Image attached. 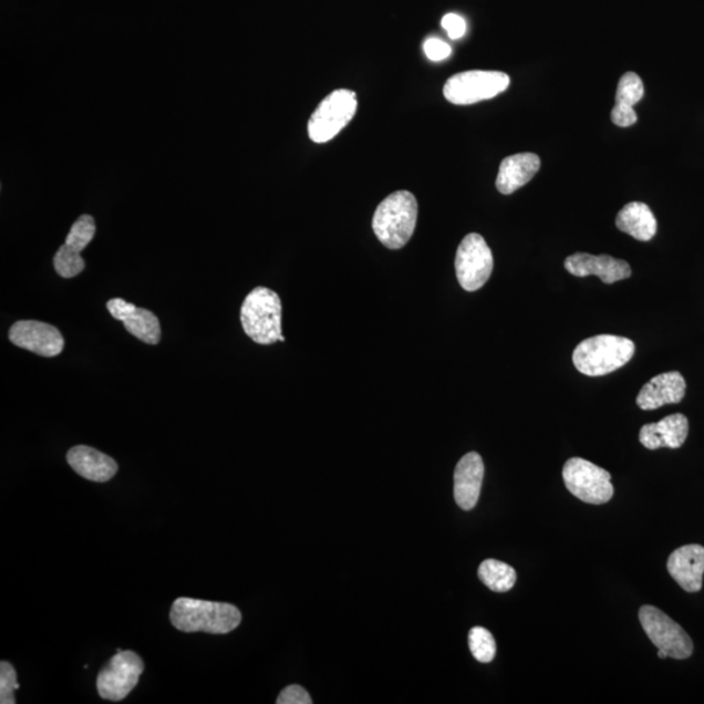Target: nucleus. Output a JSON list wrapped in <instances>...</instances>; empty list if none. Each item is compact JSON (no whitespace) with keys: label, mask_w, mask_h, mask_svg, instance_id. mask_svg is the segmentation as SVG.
I'll return each mask as SVG.
<instances>
[{"label":"nucleus","mask_w":704,"mask_h":704,"mask_svg":"<svg viewBox=\"0 0 704 704\" xmlns=\"http://www.w3.org/2000/svg\"><path fill=\"white\" fill-rule=\"evenodd\" d=\"M144 672V663L134 651H116L99 673L97 692L102 700L120 702L134 691Z\"/></svg>","instance_id":"obj_10"},{"label":"nucleus","mask_w":704,"mask_h":704,"mask_svg":"<svg viewBox=\"0 0 704 704\" xmlns=\"http://www.w3.org/2000/svg\"><path fill=\"white\" fill-rule=\"evenodd\" d=\"M282 303L278 293L267 288H256L245 299L240 310L241 327L246 334L259 344L284 342L281 328Z\"/></svg>","instance_id":"obj_4"},{"label":"nucleus","mask_w":704,"mask_h":704,"mask_svg":"<svg viewBox=\"0 0 704 704\" xmlns=\"http://www.w3.org/2000/svg\"><path fill=\"white\" fill-rule=\"evenodd\" d=\"M417 221V201L408 190H397L380 203L373 216V231L389 249H401L408 244Z\"/></svg>","instance_id":"obj_2"},{"label":"nucleus","mask_w":704,"mask_h":704,"mask_svg":"<svg viewBox=\"0 0 704 704\" xmlns=\"http://www.w3.org/2000/svg\"><path fill=\"white\" fill-rule=\"evenodd\" d=\"M540 158L534 153H519L506 157L498 170L496 187L503 195L515 194L530 182L540 168Z\"/></svg>","instance_id":"obj_19"},{"label":"nucleus","mask_w":704,"mask_h":704,"mask_svg":"<svg viewBox=\"0 0 704 704\" xmlns=\"http://www.w3.org/2000/svg\"><path fill=\"white\" fill-rule=\"evenodd\" d=\"M658 656H659L660 659H666V658H670L669 655H666V654H665V652H664V651H660V650H658Z\"/></svg>","instance_id":"obj_30"},{"label":"nucleus","mask_w":704,"mask_h":704,"mask_svg":"<svg viewBox=\"0 0 704 704\" xmlns=\"http://www.w3.org/2000/svg\"><path fill=\"white\" fill-rule=\"evenodd\" d=\"M562 478L569 493L586 504H607L614 495L611 474L583 458H570Z\"/></svg>","instance_id":"obj_6"},{"label":"nucleus","mask_w":704,"mask_h":704,"mask_svg":"<svg viewBox=\"0 0 704 704\" xmlns=\"http://www.w3.org/2000/svg\"><path fill=\"white\" fill-rule=\"evenodd\" d=\"M424 53L431 61L439 62L452 54V48L442 40L428 39L424 42Z\"/></svg>","instance_id":"obj_29"},{"label":"nucleus","mask_w":704,"mask_h":704,"mask_svg":"<svg viewBox=\"0 0 704 704\" xmlns=\"http://www.w3.org/2000/svg\"><path fill=\"white\" fill-rule=\"evenodd\" d=\"M170 621L183 633L229 634L240 625L241 613L232 604L179 598L173 603Z\"/></svg>","instance_id":"obj_1"},{"label":"nucleus","mask_w":704,"mask_h":704,"mask_svg":"<svg viewBox=\"0 0 704 704\" xmlns=\"http://www.w3.org/2000/svg\"><path fill=\"white\" fill-rule=\"evenodd\" d=\"M510 77L497 71H467L457 73L444 85V95L451 104L473 105L496 97L508 90Z\"/></svg>","instance_id":"obj_7"},{"label":"nucleus","mask_w":704,"mask_h":704,"mask_svg":"<svg viewBox=\"0 0 704 704\" xmlns=\"http://www.w3.org/2000/svg\"><path fill=\"white\" fill-rule=\"evenodd\" d=\"M278 704H312L310 694L299 685H291L281 692L277 698Z\"/></svg>","instance_id":"obj_27"},{"label":"nucleus","mask_w":704,"mask_h":704,"mask_svg":"<svg viewBox=\"0 0 704 704\" xmlns=\"http://www.w3.org/2000/svg\"><path fill=\"white\" fill-rule=\"evenodd\" d=\"M10 341L20 349L45 358L62 354L64 339L59 330L46 322L21 320L14 322L10 329Z\"/></svg>","instance_id":"obj_11"},{"label":"nucleus","mask_w":704,"mask_h":704,"mask_svg":"<svg viewBox=\"0 0 704 704\" xmlns=\"http://www.w3.org/2000/svg\"><path fill=\"white\" fill-rule=\"evenodd\" d=\"M687 435V417L682 414H673L658 423L643 425L640 432V442L650 451H656L660 447L679 449L685 444Z\"/></svg>","instance_id":"obj_17"},{"label":"nucleus","mask_w":704,"mask_h":704,"mask_svg":"<svg viewBox=\"0 0 704 704\" xmlns=\"http://www.w3.org/2000/svg\"><path fill=\"white\" fill-rule=\"evenodd\" d=\"M356 93L337 90L321 102L308 121V136L317 144H324L340 134L355 116Z\"/></svg>","instance_id":"obj_5"},{"label":"nucleus","mask_w":704,"mask_h":704,"mask_svg":"<svg viewBox=\"0 0 704 704\" xmlns=\"http://www.w3.org/2000/svg\"><path fill=\"white\" fill-rule=\"evenodd\" d=\"M468 645L473 656L480 663H490L496 656V641L487 629L475 627L469 630Z\"/></svg>","instance_id":"obj_23"},{"label":"nucleus","mask_w":704,"mask_h":704,"mask_svg":"<svg viewBox=\"0 0 704 704\" xmlns=\"http://www.w3.org/2000/svg\"><path fill=\"white\" fill-rule=\"evenodd\" d=\"M671 577L686 592L702 590L704 574V547L689 545L674 551L666 563Z\"/></svg>","instance_id":"obj_15"},{"label":"nucleus","mask_w":704,"mask_h":704,"mask_svg":"<svg viewBox=\"0 0 704 704\" xmlns=\"http://www.w3.org/2000/svg\"><path fill=\"white\" fill-rule=\"evenodd\" d=\"M478 576L480 581L495 592H508L517 582L516 570L510 565L497 560L483 561Z\"/></svg>","instance_id":"obj_22"},{"label":"nucleus","mask_w":704,"mask_h":704,"mask_svg":"<svg viewBox=\"0 0 704 704\" xmlns=\"http://www.w3.org/2000/svg\"><path fill=\"white\" fill-rule=\"evenodd\" d=\"M644 86L635 72H628L620 79L615 105L612 110V122L619 127H630L638 116L633 106L643 99Z\"/></svg>","instance_id":"obj_20"},{"label":"nucleus","mask_w":704,"mask_h":704,"mask_svg":"<svg viewBox=\"0 0 704 704\" xmlns=\"http://www.w3.org/2000/svg\"><path fill=\"white\" fill-rule=\"evenodd\" d=\"M634 352V342L625 337L600 334L578 344L573 363L586 376H604L632 361Z\"/></svg>","instance_id":"obj_3"},{"label":"nucleus","mask_w":704,"mask_h":704,"mask_svg":"<svg viewBox=\"0 0 704 704\" xmlns=\"http://www.w3.org/2000/svg\"><path fill=\"white\" fill-rule=\"evenodd\" d=\"M56 273L63 278H73L82 275L85 269V261L82 253L75 251L68 245L58 249L54 258Z\"/></svg>","instance_id":"obj_24"},{"label":"nucleus","mask_w":704,"mask_h":704,"mask_svg":"<svg viewBox=\"0 0 704 704\" xmlns=\"http://www.w3.org/2000/svg\"><path fill=\"white\" fill-rule=\"evenodd\" d=\"M484 464L478 453L462 457L454 472V498L460 509L473 510L479 501Z\"/></svg>","instance_id":"obj_14"},{"label":"nucleus","mask_w":704,"mask_h":704,"mask_svg":"<svg viewBox=\"0 0 704 704\" xmlns=\"http://www.w3.org/2000/svg\"><path fill=\"white\" fill-rule=\"evenodd\" d=\"M494 271V255L479 234H468L456 256V273L462 289L473 292L483 288Z\"/></svg>","instance_id":"obj_9"},{"label":"nucleus","mask_w":704,"mask_h":704,"mask_svg":"<svg viewBox=\"0 0 704 704\" xmlns=\"http://www.w3.org/2000/svg\"><path fill=\"white\" fill-rule=\"evenodd\" d=\"M68 462L73 472L95 483L108 482L117 473L116 462L91 446H73L68 453Z\"/></svg>","instance_id":"obj_18"},{"label":"nucleus","mask_w":704,"mask_h":704,"mask_svg":"<svg viewBox=\"0 0 704 704\" xmlns=\"http://www.w3.org/2000/svg\"><path fill=\"white\" fill-rule=\"evenodd\" d=\"M640 621L644 633L658 650L677 660H685L693 655L692 638L677 622L656 607L643 605L640 610Z\"/></svg>","instance_id":"obj_8"},{"label":"nucleus","mask_w":704,"mask_h":704,"mask_svg":"<svg viewBox=\"0 0 704 704\" xmlns=\"http://www.w3.org/2000/svg\"><path fill=\"white\" fill-rule=\"evenodd\" d=\"M442 25L445 29L447 35L452 40H459L465 35L467 31L466 21L456 13H447L443 18Z\"/></svg>","instance_id":"obj_28"},{"label":"nucleus","mask_w":704,"mask_h":704,"mask_svg":"<svg viewBox=\"0 0 704 704\" xmlns=\"http://www.w3.org/2000/svg\"><path fill=\"white\" fill-rule=\"evenodd\" d=\"M615 226L620 231L641 241L651 240L658 231L654 213L649 208V205L636 201L625 205L620 210L618 218H615Z\"/></svg>","instance_id":"obj_21"},{"label":"nucleus","mask_w":704,"mask_h":704,"mask_svg":"<svg viewBox=\"0 0 704 704\" xmlns=\"http://www.w3.org/2000/svg\"><path fill=\"white\" fill-rule=\"evenodd\" d=\"M18 689H20V685L18 684L17 670L13 669L11 663L3 660V662L0 663V703H17L14 691H18Z\"/></svg>","instance_id":"obj_26"},{"label":"nucleus","mask_w":704,"mask_h":704,"mask_svg":"<svg viewBox=\"0 0 704 704\" xmlns=\"http://www.w3.org/2000/svg\"><path fill=\"white\" fill-rule=\"evenodd\" d=\"M686 381L680 372L662 373L649 381L638 394L636 405L644 411L673 405L684 400Z\"/></svg>","instance_id":"obj_16"},{"label":"nucleus","mask_w":704,"mask_h":704,"mask_svg":"<svg viewBox=\"0 0 704 704\" xmlns=\"http://www.w3.org/2000/svg\"><path fill=\"white\" fill-rule=\"evenodd\" d=\"M107 310L115 320L123 322L127 332L146 344L161 341L159 320L153 312L137 308L121 298L108 300Z\"/></svg>","instance_id":"obj_13"},{"label":"nucleus","mask_w":704,"mask_h":704,"mask_svg":"<svg viewBox=\"0 0 704 704\" xmlns=\"http://www.w3.org/2000/svg\"><path fill=\"white\" fill-rule=\"evenodd\" d=\"M95 235V222L92 216L84 215L72 225L65 244L82 253L90 246Z\"/></svg>","instance_id":"obj_25"},{"label":"nucleus","mask_w":704,"mask_h":704,"mask_svg":"<svg viewBox=\"0 0 704 704\" xmlns=\"http://www.w3.org/2000/svg\"><path fill=\"white\" fill-rule=\"evenodd\" d=\"M565 269L576 277L598 276L607 284L627 280L632 276V268L625 260L614 259L608 255L574 253L565 260Z\"/></svg>","instance_id":"obj_12"}]
</instances>
